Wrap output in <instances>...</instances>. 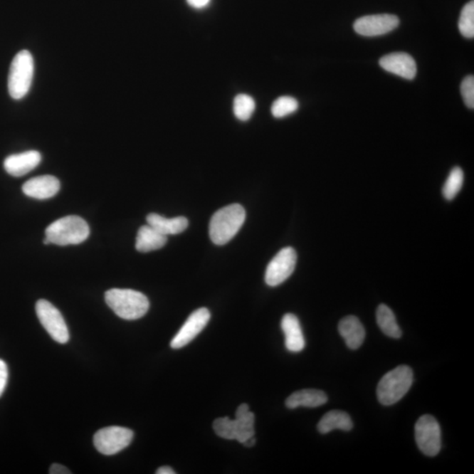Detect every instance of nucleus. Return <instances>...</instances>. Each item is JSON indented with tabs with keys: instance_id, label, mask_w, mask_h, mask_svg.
Returning <instances> with one entry per match:
<instances>
[{
	"instance_id": "obj_23",
	"label": "nucleus",
	"mask_w": 474,
	"mask_h": 474,
	"mask_svg": "<svg viewBox=\"0 0 474 474\" xmlns=\"http://www.w3.org/2000/svg\"><path fill=\"white\" fill-rule=\"evenodd\" d=\"M256 103L253 98L247 94H239L235 98L233 102V112L237 119L241 122H247L253 115Z\"/></svg>"
},
{
	"instance_id": "obj_10",
	"label": "nucleus",
	"mask_w": 474,
	"mask_h": 474,
	"mask_svg": "<svg viewBox=\"0 0 474 474\" xmlns=\"http://www.w3.org/2000/svg\"><path fill=\"white\" fill-rule=\"evenodd\" d=\"M297 254L292 247L278 251L267 266L265 282L270 287H277L292 275L295 269Z\"/></svg>"
},
{
	"instance_id": "obj_14",
	"label": "nucleus",
	"mask_w": 474,
	"mask_h": 474,
	"mask_svg": "<svg viewBox=\"0 0 474 474\" xmlns=\"http://www.w3.org/2000/svg\"><path fill=\"white\" fill-rule=\"evenodd\" d=\"M41 161V153L36 150L20 154H14L6 158L4 167L9 174L14 177H21L38 167Z\"/></svg>"
},
{
	"instance_id": "obj_4",
	"label": "nucleus",
	"mask_w": 474,
	"mask_h": 474,
	"mask_svg": "<svg viewBox=\"0 0 474 474\" xmlns=\"http://www.w3.org/2000/svg\"><path fill=\"white\" fill-rule=\"evenodd\" d=\"M45 234L50 243L66 246L85 242L90 235V228L83 218L69 216L52 223Z\"/></svg>"
},
{
	"instance_id": "obj_18",
	"label": "nucleus",
	"mask_w": 474,
	"mask_h": 474,
	"mask_svg": "<svg viewBox=\"0 0 474 474\" xmlns=\"http://www.w3.org/2000/svg\"><path fill=\"white\" fill-rule=\"evenodd\" d=\"M328 397L325 392L316 389H304L292 394L285 401L288 409L299 407L317 408L325 404Z\"/></svg>"
},
{
	"instance_id": "obj_7",
	"label": "nucleus",
	"mask_w": 474,
	"mask_h": 474,
	"mask_svg": "<svg viewBox=\"0 0 474 474\" xmlns=\"http://www.w3.org/2000/svg\"><path fill=\"white\" fill-rule=\"evenodd\" d=\"M36 310L41 325L50 334L52 339L61 344L69 342V330L58 308L48 300H40L36 302Z\"/></svg>"
},
{
	"instance_id": "obj_6",
	"label": "nucleus",
	"mask_w": 474,
	"mask_h": 474,
	"mask_svg": "<svg viewBox=\"0 0 474 474\" xmlns=\"http://www.w3.org/2000/svg\"><path fill=\"white\" fill-rule=\"evenodd\" d=\"M33 69L31 53L21 51L14 56L9 76V91L13 99L21 100L28 94L32 85Z\"/></svg>"
},
{
	"instance_id": "obj_25",
	"label": "nucleus",
	"mask_w": 474,
	"mask_h": 474,
	"mask_svg": "<svg viewBox=\"0 0 474 474\" xmlns=\"http://www.w3.org/2000/svg\"><path fill=\"white\" fill-rule=\"evenodd\" d=\"M299 108L298 100L291 96L278 98L272 105V114L274 117L280 119L293 114Z\"/></svg>"
},
{
	"instance_id": "obj_31",
	"label": "nucleus",
	"mask_w": 474,
	"mask_h": 474,
	"mask_svg": "<svg viewBox=\"0 0 474 474\" xmlns=\"http://www.w3.org/2000/svg\"><path fill=\"white\" fill-rule=\"evenodd\" d=\"M157 474H175L174 470L170 468V466H162V468H158L156 472Z\"/></svg>"
},
{
	"instance_id": "obj_22",
	"label": "nucleus",
	"mask_w": 474,
	"mask_h": 474,
	"mask_svg": "<svg viewBox=\"0 0 474 474\" xmlns=\"http://www.w3.org/2000/svg\"><path fill=\"white\" fill-rule=\"evenodd\" d=\"M376 318L379 328L382 332L387 337L392 338H400L401 337V330L399 327L396 318L386 305H379L377 312H376Z\"/></svg>"
},
{
	"instance_id": "obj_26",
	"label": "nucleus",
	"mask_w": 474,
	"mask_h": 474,
	"mask_svg": "<svg viewBox=\"0 0 474 474\" xmlns=\"http://www.w3.org/2000/svg\"><path fill=\"white\" fill-rule=\"evenodd\" d=\"M458 28L463 36L472 39L474 37V1L468 2L463 7Z\"/></svg>"
},
{
	"instance_id": "obj_12",
	"label": "nucleus",
	"mask_w": 474,
	"mask_h": 474,
	"mask_svg": "<svg viewBox=\"0 0 474 474\" xmlns=\"http://www.w3.org/2000/svg\"><path fill=\"white\" fill-rule=\"evenodd\" d=\"M210 317L211 315L208 308L201 307L194 311L188 317L186 322L184 323L176 336L173 337L171 342V347L178 349L190 344L208 325Z\"/></svg>"
},
{
	"instance_id": "obj_28",
	"label": "nucleus",
	"mask_w": 474,
	"mask_h": 474,
	"mask_svg": "<svg viewBox=\"0 0 474 474\" xmlns=\"http://www.w3.org/2000/svg\"><path fill=\"white\" fill-rule=\"evenodd\" d=\"M7 381H9V368L5 361L0 359V397L6 389Z\"/></svg>"
},
{
	"instance_id": "obj_3",
	"label": "nucleus",
	"mask_w": 474,
	"mask_h": 474,
	"mask_svg": "<svg viewBox=\"0 0 474 474\" xmlns=\"http://www.w3.org/2000/svg\"><path fill=\"white\" fill-rule=\"evenodd\" d=\"M254 424V414L250 411L249 405L243 404L236 410L235 420L221 417L214 421L213 428L220 438L243 443L255 436Z\"/></svg>"
},
{
	"instance_id": "obj_30",
	"label": "nucleus",
	"mask_w": 474,
	"mask_h": 474,
	"mask_svg": "<svg viewBox=\"0 0 474 474\" xmlns=\"http://www.w3.org/2000/svg\"><path fill=\"white\" fill-rule=\"evenodd\" d=\"M51 474H70V470L62 465L53 464L50 468Z\"/></svg>"
},
{
	"instance_id": "obj_24",
	"label": "nucleus",
	"mask_w": 474,
	"mask_h": 474,
	"mask_svg": "<svg viewBox=\"0 0 474 474\" xmlns=\"http://www.w3.org/2000/svg\"><path fill=\"white\" fill-rule=\"evenodd\" d=\"M464 183V172L460 167H454L450 172L443 187V195L447 201H451L460 193Z\"/></svg>"
},
{
	"instance_id": "obj_29",
	"label": "nucleus",
	"mask_w": 474,
	"mask_h": 474,
	"mask_svg": "<svg viewBox=\"0 0 474 474\" xmlns=\"http://www.w3.org/2000/svg\"><path fill=\"white\" fill-rule=\"evenodd\" d=\"M188 5L194 9H203L208 6L211 0H186Z\"/></svg>"
},
{
	"instance_id": "obj_32",
	"label": "nucleus",
	"mask_w": 474,
	"mask_h": 474,
	"mask_svg": "<svg viewBox=\"0 0 474 474\" xmlns=\"http://www.w3.org/2000/svg\"><path fill=\"white\" fill-rule=\"evenodd\" d=\"M244 446H246L248 448L253 447L256 445V438L255 436H252V438L246 440V442L243 443Z\"/></svg>"
},
{
	"instance_id": "obj_21",
	"label": "nucleus",
	"mask_w": 474,
	"mask_h": 474,
	"mask_svg": "<svg viewBox=\"0 0 474 474\" xmlns=\"http://www.w3.org/2000/svg\"><path fill=\"white\" fill-rule=\"evenodd\" d=\"M353 427L351 417L340 410H333L326 414L319 421L317 428L320 433L327 434L334 430L349 431Z\"/></svg>"
},
{
	"instance_id": "obj_27",
	"label": "nucleus",
	"mask_w": 474,
	"mask_h": 474,
	"mask_svg": "<svg viewBox=\"0 0 474 474\" xmlns=\"http://www.w3.org/2000/svg\"><path fill=\"white\" fill-rule=\"evenodd\" d=\"M463 100L466 107L470 109L474 108V77L470 75L464 78L460 86Z\"/></svg>"
},
{
	"instance_id": "obj_20",
	"label": "nucleus",
	"mask_w": 474,
	"mask_h": 474,
	"mask_svg": "<svg viewBox=\"0 0 474 474\" xmlns=\"http://www.w3.org/2000/svg\"><path fill=\"white\" fill-rule=\"evenodd\" d=\"M167 243V236L161 234L148 224L139 228L135 248L138 251L146 253V252L161 249Z\"/></svg>"
},
{
	"instance_id": "obj_19",
	"label": "nucleus",
	"mask_w": 474,
	"mask_h": 474,
	"mask_svg": "<svg viewBox=\"0 0 474 474\" xmlns=\"http://www.w3.org/2000/svg\"><path fill=\"white\" fill-rule=\"evenodd\" d=\"M146 220L149 226L167 236L180 234L186 231L189 225L186 217L179 216L167 219V218L154 213L149 214Z\"/></svg>"
},
{
	"instance_id": "obj_8",
	"label": "nucleus",
	"mask_w": 474,
	"mask_h": 474,
	"mask_svg": "<svg viewBox=\"0 0 474 474\" xmlns=\"http://www.w3.org/2000/svg\"><path fill=\"white\" fill-rule=\"evenodd\" d=\"M134 432L127 428L112 426L101 428L94 435L93 443L100 453L111 456L129 446Z\"/></svg>"
},
{
	"instance_id": "obj_17",
	"label": "nucleus",
	"mask_w": 474,
	"mask_h": 474,
	"mask_svg": "<svg viewBox=\"0 0 474 474\" xmlns=\"http://www.w3.org/2000/svg\"><path fill=\"white\" fill-rule=\"evenodd\" d=\"M281 328L285 334V347L291 352H302L305 347V339L299 319L293 314L283 316Z\"/></svg>"
},
{
	"instance_id": "obj_15",
	"label": "nucleus",
	"mask_w": 474,
	"mask_h": 474,
	"mask_svg": "<svg viewBox=\"0 0 474 474\" xmlns=\"http://www.w3.org/2000/svg\"><path fill=\"white\" fill-rule=\"evenodd\" d=\"M59 190V180L51 175L36 177L29 179L22 186V191L26 196L37 199L54 197Z\"/></svg>"
},
{
	"instance_id": "obj_1",
	"label": "nucleus",
	"mask_w": 474,
	"mask_h": 474,
	"mask_svg": "<svg viewBox=\"0 0 474 474\" xmlns=\"http://www.w3.org/2000/svg\"><path fill=\"white\" fill-rule=\"evenodd\" d=\"M246 219V209L239 204L229 205L218 210L210 221L211 240L217 246H224L238 233Z\"/></svg>"
},
{
	"instance_id": "obj_16",
	"label": "nucleus",
	"mask_w": 474,
	"mask_h": 474,
	"mask_svg": "<svg viewBox=\"0 0 474 474\" xmlns=\"http://www.w3.org/2000/svg\"><path fill=\"white\" fill-rule=\"evenodd\" d=\"M338 330L349 349H357L363 344L366 330L356 316L348 315L342 318L338 325Z\"/></svg>"
},
{
	"instance_id": "obj_5",
	"label": "nucleus",
	"mask_w": 474,
	"mask_h": 474,
	"mask_svg": "<svg viewBox=\"0 0 474 474\" xmlns=\"http://www.w3.org/2000/svg\"><path fill=\"white\" fill-rule=\"evenodd\" d=\"M413 381V371L408 366H400L387 372L378 385L379 401L385 406L396 404L409 392Z\"/></svg>"
},
{
	"instance_id": "obj_11",
	"label": "nucleus",
	"mask_w": 474,
	"mask_h": 474,
	"mask_svg": "<svg viewBox=\"0 0 474 474\" xmlns=\"http://www.w3.org/2000/svg\"><path fill=\"white\" fill-rule=\"evenodd\" d=\"M400 25V20L393 14H376L357 19L354 30L360 36L374 37L392 32Z\"/></svg>"
},
{
	"instance_id": "obj_9",
	"label": "nucleus",
	"mask_w": 474,
	"mask_h": 474,
	"mask_svg": "<svg viewBox=\"0 0 474 474\" xmlns=\"http://www.w3.org/2000/svg\"><path fill=\"white\" fill-rule=\"evenodd\" d=\"M416 440L421 453L434 457L441 450V428L431 415H424L416 424Z\"/></svg>"
},
{
	"instance_id": "obj_13",
	"label": "nucleus",
	"mask_w": 474,
	"mask_h": 474,
	"mask_svg": "<svg viewBox=\"0 0 474 474\" xmlns=\"http://www.w3.org/2000/svg\"><path fill=\"white\" fill-rule=\"evenodd\" d=\"M379 65L389 73L409 80L416 78L417 69L415 59L407 53L395 52L383 56L379 60Z\"/></svg>"
},
{
	"instance_id": "obj_2",
	"label": "nucleus",
	"mask_w": 474,
	"mask_h": 474,
	"mask_svg": "<svg viewBox=\"0 0 474 474\" xmlns=\"http://www.w3.org/2000/svg\"><path fill=\"white\" fill-rule=\"evenodd\" d=\"M105 302L119 317L125 320L142 318L148 312L149 302L140 292L114 288L105 293Z\"/></svg>"
}]
</instances>
